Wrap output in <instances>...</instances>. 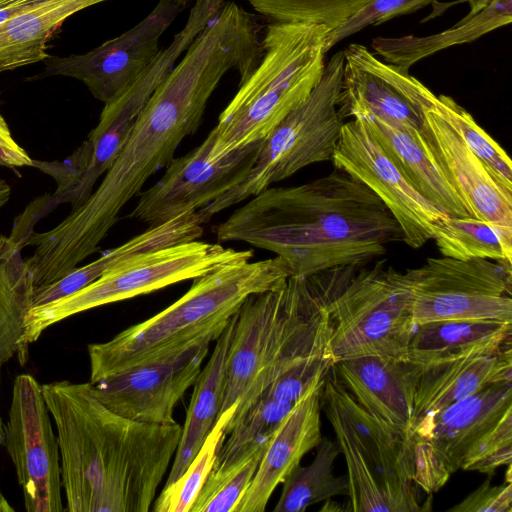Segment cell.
<instances>
[{"label":"cell","instance_id":"6da1fadb","mask_svg":"<svg viewBox=\"0 0 512 512\" xmlns=\"http://www.w3.org/2000/svg\"><path fill=\"white\" fill-rule=\"evenodd\" d=\"M262 51L257 20L225 2L154 92L96 190L52 229L30 233L24 247L35 250L24 261L35 287L59 280L99 249L121 209L197 131L223 76L235 69L243 83Z\"/></svg>","mask_w":512,"mask_h":512},{"label":"cell","instance_id":"7a4b0ae2","mask_svg":"<svg viewBox=\"0 0 512 512\" xmlns=\"http://www.w3.org/2000/svg\"><path fill=\"white\" fill-rule=\"evenodd\" d=\"M214 232L219 242H245L275 253L300 278L370 263L390 243L402 241L381 199L337 168L305 184L263 190Z\"/></svg>","mask_w":512,"mask_h":512},{"label":"cell","instance_id":"3957f363","mask_svg":"<svg viewBox=\"0 0 512 512\" xmlns=\"http://www.w3.org/2000/svg\"><path fill=\"white\" fill-rule=\"evenodd\" d=\"M57 429L61 482L70 512H147L176 453L182 427L123 417L91 384L42 385Z\"/></svg>","mask_w":512,"mask_h":512},{"label":"cell","instance_id":"277c9868","mask_svg":"<svg viewBox=\"0 0 512 512\" xmlns=\"http://www.w3.org/2000/svg\"><path fill=\"white\" fill-rule=\"evenodd\" d=\"M291 275L286 261L276 256L223 264L194 278L190 289L163 311L109 341L88 345L90 383L215 341L250 295L280 288Z\"/></svg>","mask_w":512,"mask_h":512},{"label":"cell","instance_id":"5b68a950","mask_svg":"<svg viewBox=\"0 0 512 512\" xmlns=\"http://www.w3.org/2000/svg\"><path fill=\"white\" fill-rule=\"evenodd\" d=\"M331 29L312 22H274L262 38V57L213 128L218 159L264 140L312 92L325 68Z\"/></svg>","mask_w":512,"mask_h":512},{"label":"cell","instance_id":"8992f818","mask_svg":"<svg viewBox=\"0 0 512 512\" xmlns=\"http://www.w3.org/2000/svg\"><path fill=\"white\" fill-rule=\"evenodd\" d=\"M316 274L333 329L334 362L363 356L406 361L415 324L404 272L381 260Z\"/></svg>","mask_w":512,"mask_h":512},{"label":"cell","instance_id":"52a82bcc","mask_svg":"<svg viewBox=\"0 0 512 512\" xmlns=\"http://www.w3.org/2000/svg\"><path fill=\"white\" fill-rule=\"evenodd\" d=\"M252 258V250L239 251L197 240L134 255L109 268L84 288L29 308L18 341V361L24 365L29 345L50 326L70 316L197 278L223 264Z\"/></svg>","mask_w":512,"mask_h":512},{"label":"cell","instance_id":"ba28073f","mask_svg":"<svg viewBox=\"0 0 512 512\" xmlns=\"http://www.w3.org/2000/svg\"><path fill=\"white\" fill-rule=\"evenodd\" d=\"M343 65L340 50L325 63L323 75L309 96L264 139L248 177L196 211L202 224L306 166L332 160L344 124L338 111Z\"/></svg>","mask_w":512,"mask_h":512},{"label":"cell","instance_id":"9c48e42d","mask_svg":"<svg viewBox=\"0 0 512 512\" xmlns=\"http://www.w3.org/2000/svg\"><path fill=\"white\" fill-rule=\"evenodd\" d=\"M404 274L415 326L443 320L512 322L511 263L432 257Z\"/></svg>","mask_w":512,"mask_h":512},{"label":"cell","instance_id":"30bf717a","mask_svg":"<svg viewBox=\"0 0 512 512\" xmlns=\"http://www.w3.org/2000/svg\"><path fill=\"white\" fill-rule=\"evenodd\" d=\"M512 409V382L491 384L412 428L413 483L428 495L461 470L468 452Z\"/></svg>","mask_w":512,"mask_h":512},{"label":"cell","instance_id":"8fae6325","mask_svg":"<svg viewBox=\"0 0 512 512\" xmlns=\"http://www.w3.org/2000/svg\"><path fill=\"white\" fill-rule=\"evenodd\" d=\"M214 141L212 129L200 145L173 158L161 178L138 193L128 217L157 226L210 204L248 177L264 140L218 159L211 154Z\"/></svg>","mask_w":512,"mask_h":512},{"label":"cell","instance_id":"7c38bea8","mask_svg":"<svg viewBox=\"0 0 512 512\" xmlns=\"http://www.w3.org/2000/svg\"><path fill=\"white\" fill-rule=\"evenodd\" d=\"M3 443L14 464L28 512H62L57 435L42 385L30 374L16 377Z\"/></svg>","mask_w":512,"mask_h":512},{"label":"cell","instance_id":"4fadbf2b","mask_svg":"<svg viewBox=\"0 0 512 512\" xmlns=\"http://www.w3.org/2000/svg\"><path fill=\"white\" fill-rule=\"evenodd\" d=\"M331 161L381 199L400 226L402 241L413 249L432 240L434 225L448 215L409 184L361 118L342 125Z\"/></svg>","mask_w":512,"mask_h":512},{"label":"cell","instance_id":"5bb4252c","mask_svg":"<svg viewBox=\"0 0 512 512\" xmlns=\"http://www.w3.org/2000/svg\"><path fill=\"white\" fill-rule=\"evenodd\" d=\"M182 7L159 0L137 25L84 54L49 57L39 78L61 75L83 82L104 104L118 97L148 67L161 48L159 40Z\"/></svg>","mask_w":512,"mask_h":512},{"label":"cell","instance_id":"9a60e30c","mask_svg":"<svg viewBox=\"0 0 512 512\" xmlns=\"http://www.w3.org/2000/svg\"><path fill=\"white\" fill-rule=\"evenodd\" d=\"M211 340L144 362L90 383L113 412L140 422L174 424V409L196 382Z\"/></svg>","mask_w":512,"mask_h":512},{"label":"cell","instance_id":"2e32d148","mask_svg":"<svg viewBox=\"0 0 512 512\" xmlns=\"http://www.w3.org/2000/svg\"><path fill=\"white\" fill-rule=\"evenodd\" d=\"M411 98V97H410ZM423 114L420 142L471 217L512 229V193L434 110L411 98Z\"/></svg>","mask_w":512,"mask_h":512},{"label":"cell","instance_id":"e0dca14e","mask_svg":"<svg viewBox=\"0 0 512 512\" xmlns=\"http://www.w3.org/2000/svg\"><path fill=\"white\" fill-rule=\"evenodd\" d=\"M343 54L338 98L343 120L373 116L410 135L422 131V110L400 89L390 64L359 43L349 44Z\"/></svg>","mask_w":512,"mask_h":512},{"label":"cell","instance_id":"ac0fdd59","mask_svg":"<svg viewBox=\"0 0 512 512\" xmlns=\"http://www.w3.org/2000/svg\"><path fill=\"white\" fill-rule=\"evenodd\" d=\"M413 364L411 430L418 421L491 384L512 382L511 344L497 350L475 349L425 364Z\"/></svg>","mask_w":512,"mask_h":512},{"label":"cell","instance_id":"d6986e66","mask_svg":"<svg viewBox=\"0 0 512 512\" xmlns=\"http://www.w3.org/2000/svg\"><path fill=\"white\" fill-rule=\"evenodd\" d=\"M324 379L311 385L274 432L235 512H264L275 488L319 444Z\"/></svg>","mask_w":512,"mask_h":512},{"label":"cell","instance_id":"ffe728a7","mask_svg":"<svg viewBox=\"0 0 512 512\" xmlns=\"http://www.w3.org/2000/svg\"><path fill=\"white\" fill-rule=\"evenodd\" d=\"M321 409L329 421L337 422L346 431L385 480L401 485L414 484L410 443L356 402L338 379L334 366L324 379Z\"/></svg>","mask_w":512,"mask_h":512},{"label":"cell","instance_id":"44dd1931","mask_svg":"<svg viewBox=\"0 0 512 512\" xmlns=\"http://www.w3.org/2000/svg\"><path fill=\"white\" fill-rule=\"evenodd\" d=\"M334 370L360 406L410 443L415 381L413 363L363 356L337 362Z\"/></svg>","mask_w":512,"mask_h":512},{"label":"cell","instance_id":"7402d4cb","mask_svg":"<svg viewBox=\"0 0 512 512\" xmlns=\"http://www.w3.org/2000/svg\"><path fill=\"white\" fill-rule=\"evenodd\" d=\"M170 70L166 60L154 59L128 88L104 105L98 124L87 138L92 146L91 161L72 209L86 201L98 179L111 167L141 112Z\"/></svg>","mask_w":512,"mask_h":512},{"label":"cell","instance_id":"603a6c76","mask_svg":"<svg viewBox=\"0 0 512 512\" xmlns=\"http://www.w3.org/2000/svg\"><path fill=\"white\" fill-rule=\"evenodd\" d=\"M282 286L250 295L237 313L226 363L219 416L232 406L238 405L261 368Z\"/></svg>","mask_w":512,"mask_h":512},{"label":"cell","instance_id":"cb8c5ba5","mask_svg":"<svg viewBox=\"0 0 512 512\" xmlns=\"http://www.w3.org/2000/svg\"><path fill=\"white\" fill-rule=\"evenodd\" d=\"M469 12L453 26L428 36L375 37L371 48L386 63L409 72L420 60L471 43L512 22V0H462Z\"/></svg>","mask_w":512,"mask_h":512},{"label":"cell","instance_id":"d4e9b609","mask_svg":"<svg viewBox=\"0 0 512 512\" xmlns=\"http://www.w3.org/2000/svg\"><path fill=\"white\" fill-rule=\"evenodd\" d=\"M203 233V224L196 211L184 213L157 226H150L125 243L106 251L98 259L76 267L49 285L35 288L31 295L30 308L50 303L84 288L109 268L134 255L197 240Z\"/></svg>","mask_w":512,"mask_h":512},{"label":"cell","instance_id":"484cf974","mask_svg":"<svg viewBox=\"0 0 512 512\" xmlns=\"http://www.w3.org/2000/svg\"><path fill=\"white\" fill-rule=\"evenodd\" d=\"M237 313L215 340L212 355L194 383L179 444L164 486L170 485L184 473L219 417L226 363Z\"/></svg>","mask_w":512,"mask_h":512},{"label":"cell","instance_id":"4316f807","mask_svg":"<svg viewBox=\"0 0 512 512\" xmlns=\"http://www.w3.org/2000/svg\"><path fill=\"white\" fill-rule=\"evenodd\" d=\"M364 120L371 135L399 172L423 197L452 216H470L462 200L427 154L420 133L413 135L373 117Z\"/></svg>","mask_w":512,"mask_h":512},{"label":"cell","instance_id":"83f0119b","mask_svg":"<svg viewBox=\"0 0 512 512\" xmlns=\"http://www.w3.org/2000/svg\"><path fill=\"white\" fill-rule=\"evenodd\" d=\"M107 0H44L0 24V73L49 58L48 42L73 14Z\"/></svg>","mask_w":512,"mask_h":512},{"label":"cell","instance_id":"f1b7e54d","mask_svg":"<svg viewBox=\"0 0 512 512\" xmlns=\"http://www.w3.org/2000/svg\"><path fill=\"white\" fill-rule=\"evenodd\" d=\"M295 403L259 397L225 427L212 468L197 498L206 496L236 473L256 452L265 450L274 432Z\"/></svg>","mask_w":512,"mask_h":512},{"label":"cell","instance_id":"f546056e","mask_svg":"<svg viewBox=\"0 0 512 512\" xmlns=\"http://www.w3.org/2000/svg\"><path fill=\"white\" fill-rule=\"evenodd\" d=\"M512 322L443 320L415 326L406 361L425 364L475 349L497 350L511 342Z\"/></svg>","mask_w":512,"mask_h":512},{"label":"cell","instance_id":"4dcf8cb0","mask_svg":"<svg viewBox=\"0 0 512 512\" xmlns=\"http://www.w3.org/2000/svg\"><path fill=\"white\" fill-rule=\"evenodd\" d=\"M347 466L349 506L354 512L430 511V498L419 502L415 484L401 485L385 480L368 462L352 438L335 421H330Z\"/></svg>","mask_w":512,"mask_h":512},{"label":"cell","instance_id":"1f68e13d","mask_svg":"<svg viewBox=\"0 0 512 512\" xmlns=\"http://www.w3.org/2000/svg\"><path fill=\"white\" fill-rule=\"evenodd\" d=\"M402 91L442 117L483 161L495 180L512 193V163L505 150L452 97L436 95L409 72L396 70Z\"/></svg>","mask_w":512,"mask_h":512},{"label":"cell","instance_id":"d6a6232c","mask_svg":"<svg viewBox=\"0 0 512 512\" xmlns=\"http://www.w3.org/2000/svg\"><path fill=\"white\" fill-rule=\"evenodd\" d=\"M316 449L315 458L308 466L297 465L282 482L274 512H303L334 496L349 495L347 475L333 474L334 462L341 453L338 442L322 437Z\"/></svg>","mask_w":512,"mask_h":512},{"label":"cell","instance_id":"836d02e7","mask_svg":"<svg viewBox=\"0 0 512 512\" xmlns=\"http://www.w3.org/2000/svg\"><path fill=\"white\" fill-rule=\"evenodd\" d=\"M444 257L511 263L512 229L471 216L447 215L434 225L433 239Z\"/></svg>","mask_w":512,"mask_h":512},{"label":"cell","instance_id":"e575fe53","mask_svg":"<svg viewBox=\"0 0 512 512\" xmlns=\"http://www.w3.org/2000/svg\"><path fill=\"white\" fill-rule=\"evenodd\" d=\"M21 250L17 244L8 256L0 260V380L3 365L18 353L24 316L31 306L34 290ZM3 436L4 424L0 417V445Z\"/></svg>","mask_w":512,"mask_h":512},{"label":"cell","instance_id":"d590c367","mask_svg":"<svg viewBox=\"0 0 512 512\" xmlns=\"http://www.w3.org/2000/svg\"><path fill=\"white\" fill-rule=\"evenodd\" d=\"M237 405L223 412L205 438L201 448L184 473L164 486L152 503L154 512H190L212 468L216 451L225 437V426Z\"/></svg>","mask_w":512,"mask_h":512},{"label":"cell","instance_id":"8d00e7d4","mask_svg":"<svg viewBox=\"0 0 512 512\" xmlns=\"http://www.w3.org/2000/svg\"><path fill=\"white\" fill-rule=\"evenodd\" d=\"M512 464V409L508 410L465 456L461 470L493 476L496 469Z\"/></svg>","mask_w":512,"mask_h":512},{"label":"cell","instance_id":"74e56055","mask_svg":"<svg viewBox=\"0 0 512 512\" xmlns=\"http://www.w3.org/2000/svg\"><path fill=\"white\" fill-rule=\"evenodd\" d=\"M436 0H369L359 11L334 29L326 38L325 50L366 27L376 26L394 17L420 10Z\"/></svg>","mask_w":512,"mask_h":512},{"label":"cell","instance_id":"f35d334b","mask_svg":"<svg viewBox=\"0 0 512 512\" xmlns=\"http://www.w3.org/2000/svg\"><path fill=\"white\" fill-rule=\"evenodd\" d=\"M274 22H312L330 29L338 26L334 0H245Z\"/></svg>","mask_w":512,"mask_h":512},{"label":"cell","instance_id":"ab89813d","mask_svg":"<svg viewBox=\"0 0 512 512\" xmlns=\"http://www.w3.org/2000/svg\"><path fill=\"white\" fill-rule=\"evenodd\" d=\"M92 156V146L86 139L70 156L62 161H38L33 159L32 167L52 176L57 190L52 195L55 204L62 202L74 206L77 191L88 170Z\"/></svg>","mask_w":512,"mask_h":512},{"label":"cell","instance_id":"60d3db41","mask_svg":"<svg viewBox=\"0 0 512 512\" xmlns=\"http://www.w3.org/2000/svg\"><path fill=\"white\" fill-rule=\"evenodd\" d=\"M264 451L256 452L236 473L213 491L197 498L190 512H235L251 485Z\"/></svg>","mask_w":512,"mask_h":512},{"label":"cell","instance_id":"b9f144b4","mask_svg":"<svg viewBox=\"0 0 512 512\" xmlns=\"http://www.w3.org/2000/svg\"><path fill=\"white\" fill-rule=\"evenodd\" d=\"M488 478L449 512H512V483L491 484Z\"/></svg>","mask_w":512,"mask_h":512},{"label":"cell","instance_id":"7bdbcfd3","mask_svg":"<svg viewBox=\"0 0 512 512\" xmlns=\"http://www.w3.org/2000/svg\"><path fill=\"white\" fill-rule=\"evenodd\" d=\"M33 159L27 154L25 149L15 150L0 144V166L7 168H17L32 166Z\"/></svg>","mask_w":512,"mask_h":512},{"label":"cell","instance_id":"ee69618b","mask_svg":"<svg viewBox=\"0 0 512 512\" xmlns=\"http://www.w3.org/2000/svg\"><path fill=\"white\" fill-rule=\"evenodd\" d=\"M44 0H2L0 1V24L14 15L42 2Z\"/></svg>","mask_w":512,"mask_h":512},{"label":"cell","instance_id":"f6af8a7d","mask_svg":"<svg viewBox=\"0 0 512 512\" xmlns=\"http://www.w3.org/2000/svg\"><path fill=\"white\" fill-rule=\"evenodd\" d=\"M369 0H334L338 26L359 11Z\"/></svg>","mask_w":512,"mask_h":512},{"label":"cell","instance_id":"bcb514c9","mask_svg":"<svg viewBox=\"0 0 512 512\" xmlns=\"http://www.w3.org/2000/svg\"><path fill=\"white\" fill-rule=\"evenodd\" d=\"M0 144L15 150L23 149L12 137L10 128L0 114Z\"/></svg>","mask_w":512,"mask_h":512},{"label":"cell","instance_id":"7dc6e473","mask_svg":"<svg viewBox=\"0 0 512 512\" xmlns=\"http://www.w3.org/2000/svg\"><path fill=\"white\" fill-rule=\"evenodd\" d=\"M16 244L10 241L9 237L0 234V260L8 256Z\"/></svg>","mask_w":512,"mask_h":512},{"label":"cell","instance_id":"c3c4849f","mask_svg":"<svg viewBox=\"0 0 512 512\" xmlns=\"http://www.w3.org/2000/svg\"><path fill=\"white\" fill-rule=\"evenodd\" d=\"M10 195L11 188L9 184L5 180L0 179V208L8 202Z\"/></svg>","mask_w":512,"mask_h":512},{"label":"cell","instance_id":"681fc988","mask_svg":"<svg viewBox=\"0 0 512 512\" xmlns=\"http://www.w3.org/2000/svg\"><path fill=\"white\" fill-rule=\"evenodd\" d=\"M0 512H14V508L10 506L5 497L0 493Z\"/></svg>","mask_w":512,"mask_h":512},{"label":"cell","instance_id":"f907efd6","mask_svg":"<svg viewBox=\"0 0 512 512\" xmlns=\"http://www.w3.org/2000/svg\"><path fill=\"white\" fill-rule=\"evenodd\" d=\"M172 1L173 3H176L177 5H179L180 7H184L190 0H170Z\"/></svg>","mask_w":512,"mask_h":512},{"label":"cell","instance_id":"816d5d0a","mask_svg":"<svg viewBox=\"0 0 512 512\" xmlns=\"http://www.w3.org/2000/svg\"><path fill=\"white\" fill-rule=\"evenodd\" d=\"M0 1H2V0H0Z\"/></svg>","mask_w":512,"mask_h":512}]
</instances>
